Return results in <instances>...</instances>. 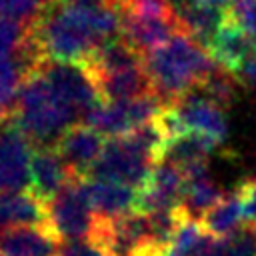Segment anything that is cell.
<instances>
[{
    "label": "cell",
    "instance_id": "24",
    "mask_svg": "<svg viewBox=\"0 0 256 256\" xmlns=\"http://www.w3.org/2000/svg\"><path fill=\"white\" fill-rule=\"evenodd\" d=\"M216 256H256V224L248 220L236 232L218 236Z\"/></svg>",
    "mask_w": 256,
    "mask_h": 256
},
{
    "label": "cell",
    "instance_id": "27",
    "mask_svg": "<svg viewBox=\"0 0 256 256\" xmlns=\"http://www.w3.org/2000/svg\"><path fill=\"white\" fill-rule=\"evenodd\" d=\"M226 10L228 20H232L256 40V0H232Z\"/></svg>",
    "mask_w": 256,
    "mask_h": 256
},
{
    "label": "cell",
    "instance_id": "26",
    "mask_svg": "<svg viewBox=\"0 0 256 256\" xmlns=\"http://www.w3.org/2000/svg\"><path fill=\"white\" fill-rule=\"evenodd\" d=\"M28 26L0 16V58H8L20 52L26 40Z\"/></svg>",
    "mask_w": 256,
    "mask_h": 256
},
{
    "label": "cell",
    "instance_id": "13",
    "mask_svg": "<svg viewBox=\"0 0 256 256\" xmlns=\"http://www.w3.org/2000/svg\"><path fill=\"white\" fill-rule=\"evenodd\" d=\"M176 106L186 130L200 132L218 144H224L228 138V120L224 114V108H220L216 102H212L204 92L194 88L184 98H180Z\"/></svg>",
    "mask_w": 256,
    "mask_h": 256
},
{
    "label": "cell",
    "instance_id": "19",
    "mask_svg": "<svg viewBox=\"0 0 256 256\" xmlns=\"http://www.w3.org/2000/svg\"><path fill=\"white\" fill-rule=\"evenodd\" d=\"M210 54L218 64L224 68L238 72V68L252 56H256V40L246 34L240 26H236L232 20L226 18L218 34L208 46Z\"/></svg>",
    "mask_w": 256,
    "mask_h": 256
},
{
    "label": "cell",
    "instance_id": "3",
    "mask_svg": "<svg viewBox=\"0 0 256 256\" xmlns=\"http://www.w3.org/2000/svg\"><path fill=\"white\" fill-rule=\"evenodd\" d=\"M78 120V114L56 94L40 68L26 74L16 98L12 122L30 138L34 148L54 146Z\"/></svg>",
    "mask_w": 256,
    "mask_h": 256
},
{
    "label": "cell",
    "instance_id": "29",
    "mask_svg": "<svg viewBox=\"0 0 256 256\" xmlns=\"http://www.w3.org/2000/svg\"><path fill=\"white\" fill-rule=\"evenodd\" d=\"M240 202L244 206V216L246 220H256V178L244 180L238 188H236Z\"/></svg>",
    "mask_w": 256,
    "mask_h": 256
},
{
    "label": "cell",
    "instance_id": "11",
    "mask_svg": "<svg viewBox=\"0 0 256 256\" xmlns=\"http://www.w3.org/2000/svg\"><path fill=\"white\" fill-rule=\"evenodd\" d=\"M184 186H186V178L182 168L170 160H160L148 184L138 190L136 210L150 214L162 208H176L180 206Z\"/></svg>",
    "mask_w": 256,
    "mask_h": 256
},
{
    "label": "cell",
    "instance_id": "2",
    "mask_svg": "<svg viewBox=\"0 0 256 256\" xmlns=\"http://www.w3.org/2000/svg\"><path fill=\"white\" fill-rule=\"evenodd\" d=\"M144 64L152 92L166 106H172L194 88H200L218 62L202 42L180 32L144 54Z\"/></svg>",
    "mask_w": 256,
    "mask_h": 256
},
{
    "label": "cell",
    "instance_id": "33",
    "mask_svg": "<svg viewBox=\"0 0 256 256\" xmlns=\"http://www.w3.org/2000/svg\"><path fill=\"white\" fill-rule=\"evenodd\" d=\"M80 2H86V4H112V2H118V0H80Z\"/></svg>",
    "mask_w": 256,
    "mask_h": 256
},
{
    "label": "cell",
    "instance_id": "23",
    "mask_svg": "<svg viewBox=\"0 0 256 256\" xmlns=\"http://www.w3.org/2000/svg\"><path fill=\"white\" fill-rule=\"evenodd\" d=\"M240 84H242V80L236 76V72L224 68L222 64H216V68L212 70V74L206 78V82L198 90L204 92L220 108H228L236 100Z\"/></svg>",
    "mask_w": 256,
    "mask_h": 256
},
{
    "label": "cell",
    "instance_id": "7",
    "mask_svg": "<svg viewBox=\"0 0 256 256\" xmlns=\"http://www.w3.org/2000/svg\"><path fill=\"white\" fill-rule=\"evenodd\" d=\"M38 68L56 90V94L78 114L82 122L96 106L104 102L96 78L86 62L44 60Z\"/></svg>",
    "mask_w": 256,
    "mask_h": 256
},
{
    "label": "cell",
    "instance_id": "22",
    "mask_svg": "<svg viewBox=\"0 0 256 256\" xmlns=\"http://www.w3.org/2000/svg\"><path fill=\"white\" fill-rule=\"evenodd\" d=\"M244 206L240 202L238 192L224 194L200 220L202 228L212 236H228L236 232L244 224Z\"/></svg>",
    "mask_w": 256,
    "mask_h": 256
},
{
    "label": "cell",
    "instance_id": "4",
    "mask_svg": "<svg viewBox=\"0 0 256 256\" xmlns=\"http://www.w3.org/2000/svg\"><path fill=\"white\" fill-rule=\"evenodd\" d=\"M84 62L94 74L104 100H130L152 92L144 56L122 36L104 40Z\"/></svg>",
    "mask_w": 256,
    "mask_h": 256
},
{
    "label": "cell",
    "instance_id": "34",
    "mask_svg": "<svg viewBox=\"0 0 256 256\" xmlns=\"http://www.w3.org/2000/svg\"><path fill=\"white\" fill-rule=\"evenodd\" d=\"M252 222H254V224H256V220H252Z\"/></svg>",
    "mask_w": 256,
    "mask_h": 256
},
{
    "label": "cell",
    "instance_id": "12",
    "mask_svg": "<svg viewBox=\"0 0 256 256\" xmlns=\"http://www.w3.org/2000/svg\"><path fill=\"white\" fill-rule=\"evenodd\" d=\"M106 146L104 134L86 122L70 126L54 144L60 158L66 162L74 176H86L92 164L100 158Z\"/></svg>",
    "mask_w": 256,
    "mask_h": 256
},
{
    "label": "cell",
    "instance_id": "14",
    "mask_svg": "<svg viewBox=\"0 0 256 256\" xmlns=\"http://www.w3.org/2000/svg\"><path fill=\"white\" fill-rule=\"evenodd\" d=\"M74 174L60 158L54 146H36L30 162V190L44 202H50Z\"/></svg>",
    "mask_w": 256,
    "mask_h": 256
},
{
    "label": "cell",
    "instance_id": "20",
    "mask_svg": "<svg viewBox=\"0 0 256 256\" xmlns=\"http://www.w3.org/2000/svg\"><path fill=\"white\" fill-rule=\"evenodd\" d=\"M180 24L186 34L194 36L198 42H202L206 48L222 28V24L228 18V10L224 6H212V4H172Z\"/></svg>",
    "mask_w": 256,
    "mask_h": 256
},
{
    "label": "cell",
    "instance_id": "9",
    "mask_svg": "<svg viewBox=\"0 0 256 256\" xmlns=\"http://www.w3.org/2000/svg\"><path fill=\"white\" fill-rule=\"evenodd\" d=\"M34 144L8 120L0 126V192L26 190L30 186V162Z\"/></svg>",
    "mask_w": 256,
    "mask_h": 256
},
{
    "label": "cell",
    "instance_id": "10",
    "mask_svg": "<svg viewBox=\"0 0 256 256\" xmlns=\"http://www.w3.org/2000/svg\"><path fill=\"white\" fill-rule=\"evenodd\" d=\"M122 28L120 36L142 56L150 50L166 44L176 34L184 32L178 14L172 16H142L126 10L122 4Z\"/></svg>",
    "mask_w": 256,
    "mask_h": 256
},
{
    "label": "cell",
    "instance_id": "18",
    "mask_svg": "<svg viewBox=\"0 0 256 256\" xmlns=\"http://www.w3.org/2000/svg\"><path fill=\"white\" fill-rule=\"evenodd\" d=\"M182 172L186 178V186H184V194L180 200V208L188 218L202 220V216L224 196V192L212 180L208 162L188 166Z\"/></svg>",
    "mask_w": 256,
    "mask_h": 256
},
{
    "label": "cell",
    "instance_id": "16",
    "mask_svg": "<svg viewBox=\"0 0 256 256\" xmlns=\"http://www.w3.org/2000/svg\"><path fill=\"white\" fill-rule=\"evenodd\" d=\"M86 194L88 200L100 218H116L122 214H128L136 210V198L138 188H132L122 182L104 180V178H92L84 176Z\"/></svg>",
    "mask_w": 256,
    "mask_h": 256
},
{
    "label": "cell",
    "instance_id": "32",
    "mask_svg": "<svg viewBox=\"0 0 256 256\" xmlns=\"http://www.w3.org/2000/svg\"><path fill=\"white\" fill-rule=\"evenodd\" d=\"M172 4H178V2H182V4H212V6H224V8H228V4L232 2V0H170Z\"/></svg>",
    "mask_w": 256,
    "mask_h": 256
},
{
    "label": "cell",
    "instance_id": "30",
    "mask_svg": "<svg viewBox=\"0 0 256 256\" xmlns=\"http://www.w3.org/2000/svg\"><path fill=\"white\" fill-rule=\"evenodd\" d=\"M236 76H238L242 82H246V84H250V86L256 88V56L248 58V60L238 68Z\"/></svg>",
    "mask_w": 256,
    "mask_h": 256
},
{
    "label": "cell",
    "instance_id": "5",
    "mask_svg": "<svg viewBox=\"0 0 256 256\" xmlns=\"http://www.w3.org/2000/svg\"><path fill=\"white\" fill-rule=\"evenodd\" d=\"M158 162L160 160L132 132H128L106 140L100 158L92 164L86 176L122 182L140 190L148 184Z\"/></svg>",
    "mask_w": 256,
    "mask_h": 256
},
{
    "label": "cell",
    "instance_id": "25",
    "mask_svg": "<svg viewBox=\"0 0 256 256\" xmlns=\"http://www.w3.org/2000/svg\"><path fill=\"white\" fill-rule=\"evenodd\" d=\"M204 228L200 224V220H192V218H184L182 224L178 226L174 238L170 240L168 248H166V256H192L200 238L204 236Z\"/></svg>",
    "mask_w": 256,
    "mask_h": 256
},
{
    "label": "cell",
    "instance_id": "28",
    "mask_svg": "<svg viewBox=\"0 0 256 256\" xmlns=\"http://www.w3.org/2000/svg\"><path fill=\"white\" fill-rule=\"evenodd\" d=\"M58 256H112L100 242L90 238L62 240L58 246Z\"/></svg>",
    "mask_w": 256,
    "mask_h": 256
},
{
    "label": "cell",
    "instance_id": "31",
    "mask_svg": "<svg viewBox=\"0 0 256 256\" xmlns=\"http://www.w3.org/2000/svg\"><path fill=\"white\" fill-rule=\"evenodd\" d=\"M14 108H16V100H14L12 96H8V94L0 88V126L6 124L8 120H12Z\"/></svg>",
    "mask_w": 256,
    "mask_h": 256
},
{
    "label": "cell",
    "instance_id": "8",
    "mask_svg": "<svg viewBox=\"0 0 256 256\" xmlns=\"http://www.w3.org/2000/svg\"><path fill=\"white\" fill-rule=\"evenodd\" d=\"M164 106L166 104L154 92L130 100H104L84 118V122L96 128L100 134L114 138L128 134L146 122H152Z\"/></svg>",
    "mask_w": 256,
    "mask_h": 256
},
{
    "label": "cell",
    "instance_id": "17",
    "mask_svg": "<svg viewBox=\"0 0 256 256\" xmlns=\"http://www.w3.org/2000/svg\"><path fill=\"white\" fill-rule=\"evenodd\" d=\"M60 240L48 228L10 226L0 232V256H58Z\"/></svg>",
    "mask_w": 256,
    "mask_h": 256
},
{
    "label": "cell",
    "instance_id": "21",
    "mask_svg": "<svg viewBox=\"0 0 256 256\" xmlns=\"http://www.w3.org/2000/svg\"><path fill=\"white\" fill-rule=\"evenodd\" d=\"M220 144L200 132H184L176 138H170L164 146V154L162 160H170L176 166H180L182 170L194 164H204L208 162L210 154L218 148Z\"/></svg>",
    "mask_w": 256,
    "mask_h": 256
},
{
    "label": "cell",
    "instance_id": "15",
    "mask_svg": "<svg viewBox=\"0 0 256 256\" xmlns=\"http://www.w3.org/2000/svg\"><path fill=\"white\" fill-rule=\"evenodd\" d=\"M10 226H40L52 230L48 202L36 196L30 188L0 192V228Z\"/></svg>",
    "mask_w": 256,
    "mask_h": 256
},
{
    "label": "cell",
    "instance_id": "1",
    "mask_svg": "<svg viewBox=\"0 0 256 256\" xmlns=\"http://www.w3.org/2000/svg\"><path fill=\"white\" fill-rule=\"evenodd\" d=\"M120 0L86 4L62 0L48 4L28 26V40L46 60L84 62L108 38L120 36Z\"/></svg>",
    "mask_w": 256,
    "mask_h": 256
},
{
    "label": "cell",
    "instance_id": "6",
    "mask_svg": "<svg viewBox=\"0 0 256 256\" xmlns=\"http://www.w3.org/2000/svg\"><path fill=\"white\" fill-rule=\"evenodd\" d=\"M50 228L58 240L92 238L98 216L88 200L84 176H74L50 202Z\"/></svg>",
    "mask_w": 256,
    "mask_h": 256
}]
</instances>
